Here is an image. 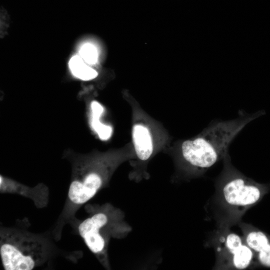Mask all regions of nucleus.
<instances>
[{"label":"nucleus","instance_id":"3","mask_svg":"<svg viewBox=\"0 0 270 270\" xmlns=\"http://www.w3.org/2000/svg\"><path fill=\"white\" fill-rule=\"evenodd\" d=\"M131 230L124 212L110 204L98 208L78 227L87 247L107 269L110 268L108 250L110 240L124 238Z\"/></svg>","mask_w":270,"mask_h":270},{"label":"nucleus","instance_id":"6","mask_svg":"<svg viewBox=\"0 0 270 270\" xmlns=\"http://www.w3.org/2000/svg\"><path fill=\"white\" fill-rule=\"evenodd\" d=\"M214 250L216 262L213 270H241L258 264L254 253L242 236L230 228L217 227L206 243Z\"/></svg>","mask_w":270,"mask_h":270},{"label":"nucleus","instance_id":"7","mask_svg":"<svg viewBox=\"0 0 270 270\" xmlns=\"http://www.w3.org/2000/svg\"><path fill=\"white\" fill-rule=\"evenodd\" d=\"M238 225L246 244L254 252L258 264L270 268V236L242 221Z\"/></svg>","mask_w":270,"mask_h":270},{"label":"nucleus","instance_id":"5","mask_svg":"<svg viewBox=\"0 0 270 270\" xmlns=\"http://www.w3.org/2000/svg\"><path fill=\"white\" fill-rule=\"evenodd\" d=\"M0 256L6 270H32L50 256V246L42 236L14 228L0 230Z\"/></svg>","mask_w":270,"mask_h":270},{"label":"nucleus","instance_id":"9","mask_svg":"<svg viewBox=\"0 0 270 270\" xmlns=\"http://www.w3.org/2000/svg\"><path fill=\"white\" fill-rule=\"evenodd\" d=\"M90 108L91 127L100 139H108L112 135V130L110 126L104 124L100 121V117L104 112L102 106L98 102L92 101L90 104Z\"/></svg>","mask_w":270,"mask_h":270},{"label":"nucleus","instance_id":"11","mask_svg":"<svg viewBox=\"0 0 270 270\" xmlns=\"http://www.w3.org/2000/svg\"><path fill=\"white\" fill-rule=\"evenodd\" d=\"M80 56L88 65L96 64L98 60V52L96 48L92 44H84L80 50Z\"/></svg>","mask_w":270,"mask_h":270},{"label":"nucleus","instance_id":"1","mask_svg":"<svg viewBox=\"0 0 270 270\" xmlns=\"http://www.w3.org/2000/svg\"><path fill=\"white\" fill-rule=\"evenodd\" d=\"M264 110L242 112L234 118L214 120L196 137L182 141L179 146L177 164L188 178L202 176L228 152L230 145L250 122L264 115Z\"/></svg>","mask_w":270,"mask_h":270},{"label":"nucleus","instance_id":"10","mask_svg":"<svg viewBox=\"0 0 270 270\" xmlns=\"http://www.w3.org/2000/svg\"><path fill=\"white\" fill-rule=\"evenodd\" d=\"M69 68L72 74L83 80H90L96 78L98 72L88 64L80 56H73L70 60Z\"/></svg>","mask_w":270,"mask_h":270},{"label":"nucleus","instance_id":"4","mask_svg":"<svg viewBox=\"0 0 270 270\" xmlns=\"http://www.w3.org/2000/svg\"><path fill=\"white\" fill-rule=\"evenodd\" d=\"M116 163L114 160L104 156H78L73 164L66 210L74 212V208L87 202L105 187Z\"/></svg>","mask_w":270,"mask_h":270},{"label":"nucleus","instance_id":"2","mask_svg":"<svg viewBox=\"0 0 270 270\" xmlns=\"http://www.w3.org/2000/svg\"><path fill=\"white\" fill-rule=\"evenodd\" d=\"M222 160V169L215 181V192L206 209L217 227L230 228L270 191V182L259 183L245 176L232 164L228 152Z\"/></svg>","mask_w":270,"mask_h":270},{"label":"nucleus","instance_id":"8","mask_svg":"<svg viewBox=\"0 0 270 270\" xmlns=\"http://www.w3.org/2000/svg\"><path fill=\"white\" fill-rule=\"evenodd\" d=\"M132 139L138 159L142 162L148 160L154 152V144L148 127L141 123L134 124L132 129Z\"/></svg>","mask_w":270,"mask_h":270}]
</instances>
